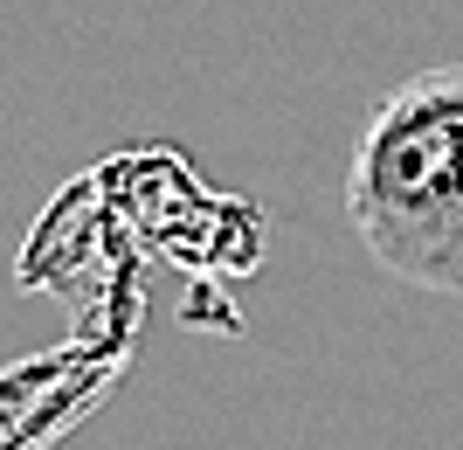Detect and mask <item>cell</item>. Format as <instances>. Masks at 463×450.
Segmentation results:
<instances>
[{"label":"cell","mask_w":463,"mask_h":450,"mask_svg":"<svg viewBox=\"0 0 463 450\" xmlns=\"http://www.w3.org/2000/svg\"><path fill=\"white\" fill-rule=\"evenodd\" d=\"M346 222L387 277L463 298V62L373 98L346 159Z\"/></svg>","instance_id":"6da1fadb"}]
</instances>
